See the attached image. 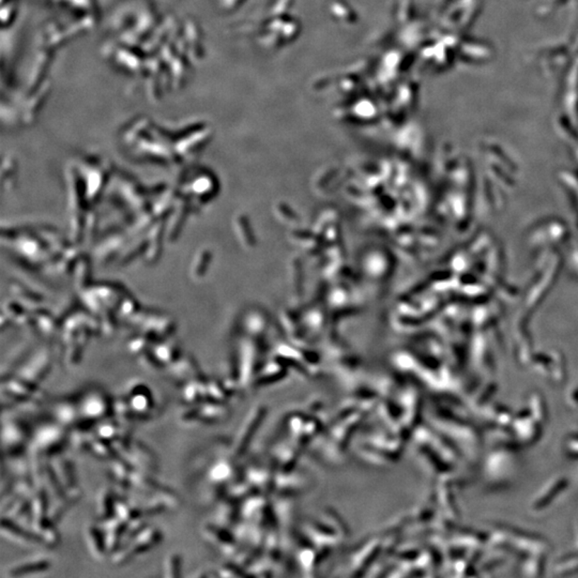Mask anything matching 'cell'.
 Returning a JSON list of instances; mask_svg holds the SVG:
<instances>
[{
	"instance_id": "cell-3",
	"label": "cell",
	"mask_w": 578,
	"mask_h": 578,
	"mask_svg": "<svg viewBox=\"0 0 578 578\" xmlns=\"http://www.w3.org/2000/svg\"><path fill=\"white\" fill-rule=\"evenodd\" d=\"M79 424L95 427L114 412V402L101 390L93 389L79 400Z\"/></svg>"
},
{
	"instance_id": "cell-2",
	"label": "cell",
	"mask_w": 578,
	"mask_h": 578,
	"mask_svg": "<svg viewBox=\"0 0 578 578\" xmlns=\"http://www.w3.org/2000/svg\"><path fill=\"white\" fill-rule=\"evenodd\" d=\"M162 539L160 531L154 527H144L139 530L134 536H130L125 540L119 546L118 550L112 553V560L115 565H121L128 562L129 560L137 556L143 554L147 550H151Z\"/></svg>"
},
{
	"instance_id": "cell-5",
	"label": "cell",
	"mask_w": 578,
	"mask_h": 578,
	"mask_svg": "<svg viewBox=\"0 0 578 578\" xmlns=\"http://www.w3.org/2000/svg\"><path fill=\"white\" fill-rule=\"evenodd\" d=\"M26 429L20 421L8 419L3 421V448L8 456L22 454L28 444Z\"/></svg>"
},
{
	"instance_id": "cell-7",
	"label": "cell",
	"mask_w": 578,
	"mask_h": 578,
	"mask_svg": "<svg viewBox=\"0 0 578 578\" xmlns=\"http://www.w3.org/2000/svg\"><path fill=\"white\" fill-rule=\"evenodd\" d=\"M126 460L137 470L152 473L156 469V461L151 451L141 442H132L127 452L123 453Z\"/></svg>"
},
{
	"instance_id": "cell-1",
	"label": "cell",
	"mask_w": 578,
	"mask_h": 578,
	"mask_svg": "<svg viewBox=\"0 0 578 578\" xmlns=\"http://www.w3.org/2000/svg\"><path fill=\"white\" fill-rule=\"evenodd\" d=\"M66 429L57 422L37 427L27 444L30 461L41 462L42 458H52L60 453L67 440Z\"/></svg>"
},
{
	"instance_id": "cell-8",
	"label": "cell",
	"mask_w": 578,
	"mask_h": 578,
	"mask_svg": "<svg viewBox=\"0 0 578 578\" xmlns=\"http://www.w3.org/2000/svg\"><path fill=\"white\" fill-rule=\"evenodd\" d=\"M104 540L108 554H112L122 544L127 533V524L116 515L102 521Z\"/></svg>"
},
{
	"instance_id": "cell-14",
	"label": "cell",
	"mask_w": 578,
	"mask_h": 578,
	"mask_svg": "<svg viewBox=\"0 0 578 578\" xmlns=\"http://www.w3.org/2000/svg\"><path fill=\"white\" fill-rule=\"evenodd\" d=\"M116 499V495L112 488L103 487L100 490L97 499V514L102 521L114 516Z\"/></svg>"
},
{
	"instance_id": "cell-13",
	"label": "cell",
	"mask_w": 578,
	"mask_h": 578,
	"mask_svg": "<svg viewBox=\"0 0 578 578\" xmlns=\"http://www.w3.org/2000/svg\"><path fill=\"white\" fill-rule=\"evenodd\" d=\"M208 398V381H200L198 378L192 379L185 383L181 398L183 403L187 406L200 404V403L207 400Z\"/></svg>"
},
{
	"instance_id": "cell-6",
	"label": "cell",
	"mask_w": 578,
	"mask_h": 578,
	"mask_svg": "<svg viewBox=\"0 0 578 578\" xmlns=\"http://www.w3.org/2000/svg\"><path fill=\"white\" fill-rule=\"evenodd\" d=\"M1 534L8 541L13 542L18 545H45L42 538L30 528L24 527L7 517H3L1 521Z\"/></svg>"
},
{
	"instance_id": "cell-4",
	"label": "cell",
	"mask_w": 578,
	"mask_h": 578,
	"mask_svg": "<svg viewBox=\"0 0 578 578\" xmlns=\"http://www.w3.org/2000/svg\"><path fill=\"white\" fill-rule=\"evenodd\" d=\"M135 420H147L156 408V393L141 381H133L127 388L125 396Z\"/></svg>"
},
{
	"instance_id": "cell-12",
	"label": "cell",
	"mask_w": 578,
	"mask_h": 578,
	"mask_svg": "<svg viewBox=\"0 0 578 578\" xmlns=\"http://www.w3.org/2000/svg\"><path fill=\"white\" fill-rule=\"evenodd\" d=\"M49 559L45 557H35L27 559L23 562L16 563L8 569V576L10 577H21V576L30 575V574L41 573L49 570Z\"/></svg>"
},
{
	"instance_id": "cell-15",
	"label": "cell",
	"mask_w": 578,
	"mask_h": 578,
	"mask_svg": "<svg viewBox=\"0 0 578 578\" xmlns=\"http://www.w3.org/2000/svg\"><path fill=\"white\" fill-rule=\"evenodd\" d=\"M181 557L178 554H170L165 559V576L178 577L181 575Z\"/></svg>"
},
{
	"instance_id": "cell-10",
	"label": "cell",
	"mask_w": 578,
	"mask_h": 578,
	"mask_svg": "<svg viewBox=\"0 0 578 578\" xmlns=\"http://www.w3.org/2000/svg\"><path fill=\"white\" fill-rule=\"evenodd\" d=\"M51 466L64 487V492H70L77 488L74 468L69 458L60 456V453H58L52 458Z\"/></svg>"
},
{
	"instance_id": "cell-11",
	"label": "cell",
	"mask_w": 578,
	"mask_h": 578,
	"mask_svg": "<svg viewBox=\"0 0 578 578\" xmlns=\"http://www.w3.org/2000/svg\"><path fill=\"white\" fill-rule=\"evenodd\" d=\"M84 536L87 548L93 555V558L102 560L108 552L101 526L89 524L85 528Z\"/></svg>"
},
{
	"instance_id": "cell-9",
	"label": "cell",
	"mask_w": 578,
	"mask_h": 578,
	"mask_svg": "<svg viewBox=\"0 0 578 578\" xmlns=\"http://www.w3.org/2000/svg\"><path fill=\"white\" fill-rule=\"evenodd\" d=\"M54 417L56 422L64 427H75L81 422L79 416V400H59L54 405Z\"/></svg>"
}]
</instances>
